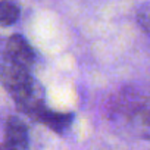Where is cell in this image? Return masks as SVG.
Here are the masks:
<instances>
[{"label":"cell","mask_w":150,"mask_h":150,"mask_svg":"<svg viewBox=\"0 0 150 150\" xmlns=\"http://www.w3.org/2000/svg\"><path fill=\"white\" fill-rule=\"evenodd\" d=\"M0 75L21 112L31 116V113L44 103L27 68L15 65L6 59V62L2 65Z\"/></svg>","instance_id":"6da1fadb"},{"label":"cell","mask_w":150,"mask_h":150,"mask_svg":"<svg viewBox=\"0 0 150 150\" xmlns=\"http://www.w3.org/2000/svg\"><path fill=\"white\" fill-rule=\"evenodd\" d=\"M6 59L15 65L30 69L35 60V54L30 43L22 35L15 34L6 41Z\"/></svg>","instance_id":"3957f363"},{"label":"cell","mask_w":150,"mask_h":150,"mask_svg":"<svg viewBox=\"0 0 150 150\" xmlns=\"http://www.w3.org/2000/svg\"><path fill=\"white\" fill-rule=\"evenodd\" d=\"M8 147L12 150H27L30 144V135H28V128L25 124L16 118L11 116L6 122L5 128V143Z\"/></svg>","instance_id":"5b68a950"},{"label":"cell","mask_w":150,"mask_h":150,"mask_svg":"<svg viewBox=\"0 0 150 150\" xmlns=\"http://www.w3.org/2000/svg\"><path fill=\"white\" fill-rule=\"evenodd\" d=\"M141 22H143L146 27H150V9L144 11V13L141 15Z\"/></svg>","instance_id":"52a82bcc"},{"label":"cell","mask_w":150,"mask_h":150,"mask_svg":"<svg viewBox=\"0 0 150 150\" xmlns=\"http://www.w3.org/2000/svg\"><path fill=\"white\" fill-rule=\"evenodd\" d=\"M0 150H12L11 147H8L6 144H0Z\"/></svg>","instance_id":"ba28073f"},{"label":"cell","mask_w":150,"mask_h":150,"mask_svg":"<svg viewBox=\"0 0 150 150\" xmlns=\"http://www.w3.org/2000/svg\"><path fill=\"white\" fill-rule=\"evenodd\" d=\"M21 15L19 6L12 0H0V25L11 27L13 25Z\"/></svg>","instance_id":"8992f818"},{"label":"cell","mask_w":150,"mask_h":150,"mask_svg":"<svg viewBox=\"0 0 150 150\" xmlns=\"http://www.w3.org/2000/svg\"><path fill=\"white\" fill-rule=\"evenodd\" d=\"M119 115L134 135L150 140V97L124 102Z\"/></svg>","instance_id":"7a4b0ae2"},{"label":"cell","mask_w":150,"mask_h":150,"mask_svg":"<svg viewBox=\"0 0 150 150\" xmlns=\"http://www.w3.org/2000/svg\"><path fill=\"white\" fill-rule=\"evenodd\" d=\"M31 118L40 124H44L46 127H49L50 129H53L54 132H59V134L65 132L71 127L72 119H74L72 113L52 110L44 103L31 113Z\"/></svg>","instance_id":"277c9868"}]
</instances>
